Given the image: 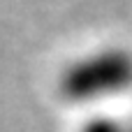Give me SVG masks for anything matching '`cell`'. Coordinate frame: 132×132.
I'll return each mask as SVG.
<instances>
[{"mask_svg": "<svg viewBox=\"0 0 132 132\" xmlns=\"http://www.w3.org/2000/svg\"><path fill=\"white\" fill-rule=\"evenodd\" d=\"M128 132H132V121H130V123H128Z\"/></svg>", "mask_w": 132, "mask_h": 132, "instance_id": "obj_3", "label": "cell"}, {"mask_svg": "<svg viewBox=\"0 0 132 132\" xmlns=\"http://www.w3.org/2000/svg\"><path fill=\"white\" fill-rule=\"evenodd\" d=\"M79 132H128V123L109 114H95L84 121Z\"/></svg>", "mask_w": 132, "mask_h": 132, "instance_id": "obj_2", "label": "cell"}, {"mask_svg": "<svg viewBox=\"0 0 132 132\" xmlns=\"http://www.w3.org/2000/svg\"><path fill=\"white\" fill-rule=\"evenodd\" d=\"M58 90L74 104H93L130 93L132 51L104 46L72 60L58 77Z\"/></svg>", "mask_w": 132, "mask_h": 132, "instance_id": "obj_1", "label": "cell"}]
</instances>
